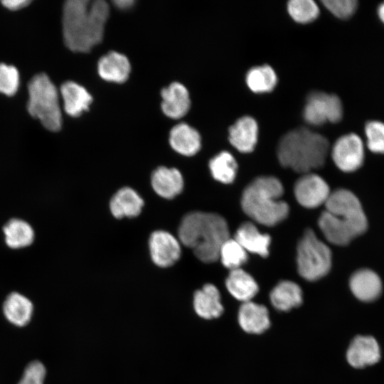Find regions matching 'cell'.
Listing matches in <instances>:
<instances>
[{"mask_svg":"<svg viewBox=\"0 0 384 384\" xmlns=\"http://www.w3.org/2000/svg\"><path fill=\"white\" fill-rule=\"evenodd\" d=\"M324 205L318 225L330 243L347 245L368 230L367 216L359 198L352 191L339 188L331 192Z\"/></svg>","mask_w":384,"mask_h":384,"instance_id":"cell-1","label":"cell"},{"mask_svg":"<svg viewBox=\"0 0 384 384\" xmlns=\"http://www.w3.org/2000/svg\"><path fill=\"white\" fill-rule=\"evenodd\" d=\"M110 7L103 0H68L63 6V33L67 47L86 53L100 43L109 16Z\"/></svg>","mask_w":384,"mask_h":384,"instance_id":"cell-2","label":"cell"},{"mask_svg":"<svg viewBox=\"0 0 384 384\" xmlns=\"http://www.w3.org/2000/svg\"><path fill=\"white\" fill-rule=\"evenodd\" d=\"M179 241L192 249L196 257L206 263L219 259L222 245L230 238L225 218L214 213L194 211L182 218L178 229Z\"/></svg>","mask_w":384,"mask_h":384,"instance_id":"cell-3","label":"cell"},{"mask_svg":"<svg viewBox=\"0 0 384 384\" xmlns=\"http://www.w3.org/2000/svg\"><path fill=\"white\" fill-rule=\"evenodd\" d=\"M329 149L325 137L307 128L299 127L281 138L277 156L283 166L305 174L324 165Z\"/></svg>","mask_w":384,"mask_h":384,"instance_id":"cell-4","label":"cell"},{"mask_svg":"<svg viewBox=\"0 0 384 384\" xmlns=\"http://www.w3.org/2000/svg\"><path fill=\"white\" fill-rule=\"evenodd\" d=\"M283 186L273 176L255 178L244 190L241 206L244 213L260 224L273 226L284 220L289 214L288 204L279 198Z\"/></svg>","mask_w":384,"mask_h":384,"instance_id":"cell-5","label":"cell"},{"mask_svg":"<svg viewBox=\"0 0 384 384\" xmlns=\"http://www.w3.org/2000/svg\"><path fill=\"white\" fill-rule=\"evenodd\" d=\"M28 111L48 130L58 131L62 125L58 93L45 74L35 75L28 84Z\"/></svg>","mask_w":384,"mask_h":384,"instance_id":"cell-6","label":"cell"},{"mask_svg":"<svg viewBox=\"0 0 384 384\" xmlns=\"http://www.w3.org/2000/svg\"><path fill=\"white\" fill-rule=\"evenodd\" d=\"M331 257L328 245L318 239L311 229H306L297 246L299 274L309 281L319 279L329 272Z\"/></svg>","mask_w":384,"mask_h":384,"instance_id":"cell-7","label":"cell"},{"mask_svg":"<svg viewBox=\"0 0 384 384\" xmlns=\"http://www.w3.org/2000/svg\"><path fill=\"white\" fill-rule=\"evenodd\" d=\"M303 116L304 120L312 125H321L327 122L336 123L343 116L341 101L334 94L312 92L307 97Z\"/></svg>","mask_w":384,"mask_h":384,"instance_id":"cell-8","label":"cell"},{"mask_svg":"<svg viewBox=\"0 0 384 384\" xmlns=\"http://www.w3.org/2000/svg\"><path fill=\"white\" fill-rule=\"evenodd\" d=\"M331 157L341 171L346 173L357 171L362 166L365 159L362 139L353 133L341 136L332 146Z\"/></svg>","mask_w":384,"mask_h":384,"instance_id":"cell-9","label":"cell"},{"mask_svg":"<svg viewBox=\"0 0 384 384\" xmlns=\"http://www.w3.org/2000/svg\"><path fill=\"white\" fill-rule=\"evenodd\" d=\"M294 192L298 203L307 208L325 204L331 193L326 181L320 176L311 173L305 174L297 181Z\"/></svg>","mask_w":384,"mask_h":384,"instance_id":"cell-10","label":"cell"},{"mask_svg":"<svg viewBox=\"0 0 384 384\" xmlns=\"http://www.w3.org/2000/svg\"><path fill=\"white\" fill-rule=\"evenodd\" d=\"M149 246L152 261L161 267L173 265L181 255L180 241L165 230L153 232L149 237Z\"/></svg>","mask_w":384,"mask_h":384,"instance_id":"cell-11","label":"cell"},{"mask_svg":"<svg viewBox=\"0 0 384 384\" xmlns=\"http://www.w3.org/2000/svg\"><path fill=\"white\" fill-rule=\"evenodd\" d=\"M349 287L353 295L363 302L375 300L380 296L383 289L380 277L368 268L354 272L350 277Z\"/></svg>","mask_w":384,"mask_h":384,"instance_id":"cell-12","label":"cell"},{"mask_svg":"<svg viewBox=\"0 0 384 384\" xmlns=\"http://www.w3.org/2000/svg\"><path fill=\"white\" fill-rule=\"evenodd\" d=\"M346 358L349 364L356 368L375 364L380 358L378 343L372 336H358L351 343Z\"/></svg>","mask_w":384,"mask_h":384,"instance_id":"cell-13","label":"cell"},{"mask_svg":"<svg viewBox=\"0 0 384 384\" xmlns=\"http://www.w3.org/2000/svg\"><path fill=\"white\" fill-rule=\"evenodd\" d=\"M163 112L172 119L183 117L190 108L191 101L188 91L179 82H173L161 92Z\"/></svg>","mask_w":384,"mask_h":384,"instance_id":"cell-14","label":"cell"},{"mask_svg":"<svg viewBox=\"0 0 384 384\" xmlns=\"http://www.w3.org/2000/svg\"><path fill=\"white\" fill-rule=\"evenodd\" d=\"M257 124L249 116L238 119L229 129L230 144L242 153L253 151L257 142Z\"/></svg>","mask_w":384,"mask_h":384,"instance_id":"cell-15","label":"cell"},{"mask_svg":"<svg viewBox=\"0 0 384 384\" xmlns=\"http://www.w3.org/2000/svg\"><path fill=\"white\" fill-rule=\"evenodd\" d=\"M151 183L154 191L159 196L171 199L182 191L183 178L178 169L160 166L152 173Z\"/></svg>","mask_w":384,"mask_h":384,"instance_id":"cell-16","label":"cell"},{"mask_svg":"<svg viewBox=\"0 0 384 384\" xmlns=\"http://www.w3.org/2000/svg\"><path fill=\"white\" fill-rule=\"evenodd\" d=\"M97 70L100 76L105 80L122 83L127 80L131 66L124 55L111 51L100 58Z\"/></svg>","mask_w":384,"mask_h":384,"instance_id":"cell-17","label":"cell"},{"mask_svg":"<svg viewBox=\"0 0 384 384\" xmlns=\"http://www.w3.org/2000/svg\"><path fill=\"white\" fill-rule=\"evenodd\" d=\"M238 322L245 331L250 334H261L270 325L267 308L251 301L243 302L240 306Z\"/></svg>","mask_w":384,"mask_h":384,"instance_id":"cell-18","label":"cell"},{"mask_svg":"<svg viewBox=\"0 0 384 384\" xmlns=\"http://www.w3.org/2000/svg\"><path fill=\"white\" fill-rule=\"evenodd\" d=\"M143 206L142 198L129 187H123L118 190L110 202V211L118 219L138 216Z\"/></svg>","mask_w":384,"mask_h":384,"instance_id":"cell-19","label":"cell"},{"mask_svg":"<svg viewBox=\"0 0 384 384\" xmlns=\"http://www.w3.org/2000/svg\"><path fill=\"white\" fill-rule=\"evenodd\" d=\"M247 252L265 257L269 255L271 238L262 233L252 223H242L237 230L234 238Z\"/></svg>","mask_w":384,"mask_h":384,"instance_id":"cell-20","label":"cell"},{"mask_svg":"<svg viewBox=\"0 0 384 384\" xmlns=\"http://www.w3.org/2000/svg\"><path fill=\"white\" fill-rule=\"evenodd\" d=\"M169 142L176 151L187 156L195 155L201 144L199 133L186 123L178 124L171 129Z\"/></svg>","mask_w":384,"mask_h":384,"instance_id":"cell-21","label":"cell"},{"mask_svg":"<svg viewBox=\"0 0 384 384\" xmlns=\"http://www.w3.org/2000/svg\"><path fill=\"white\" fill-rule=\"evenodd\" d=\"M193 306L196 313L206 319L217 318L223 311L220 303L218 289L212 284H205L202 289L196 291L193 296Z\"/></svg>","mask_w":384,"mask_h":384,"instance_id":"cell-22","label":"cell"},{"mask_svg":"<svg viewBox=\"0 0 384 384\" xmlns=\"http://www.w3.org/2000/svg\"><path fill=\"white\" fill-rule=\"evenodd\" d=\"M33 306L24 295L18 292L9 294L3 304V313L6 319L13 325L22 327L31 319Z\"/></svg>","mask_w":384,"mask_h":384,"instance_id":"cell-23","label":"cell"},{"mask_svg":"<svg viewBox=\"0 0 384 384\" xmlns=\"http://www.w3.org/2000/svg\"><path fill=\"white\" fill-rule=\"evenodd\" d=\"M65 112L71 117H78L87 110L92 102V96L79 84L68 81L60 87Z\"/></svg>","mask_w":384,"mask_h":384,"instance_id":"cell-24","label":"cell"},{"mask_svg":"<svg viewBox=\"0 0 384 384\" xmlns=\"http://www.w3.org/2000/svg\"><path fill=\"white\" fill-rule=\"evenodd\" d=\"M225 285L233 297L243 302L250 301L259 290L253 277L240 268L230 271Z\"/></svg>","mask_w":384,"mask_h":384,"instance_id":"cell-25","label":"cell"},{"mask_svg":"<svg viewBox=\"0 0 384 384\" xmlns=\"http://www.w3.org/2000/svg\"><path fill=\"white\" fill-rule=\"evenodd\" d=\"M270 301L277 309L289 311L302 304V292L297 284L292 281H282L272 290Z\"/></svg>","mask_w":384,"mask_h":384,"instance_id":"cell-26","label":"cell"},{"mask_svg":"<svg viewBox=\"0 0 384 384\" xmlns=\"http://www.w3.org/2000/svg\"><path fill=\"white\" fill-rule=\"evenodd\" d=\"M6 245L13 249L29 246L34 240V231L26 221L14 218L8 221L3 228Z\"/></svg>","mask_w":384,"mask_h":384,"instance_id":"cell-27","label":"cell"},{"mask_svg":"<svg viewBox=\"0 0 384 384\" xmlns=\"http://www.w3.org/2000/svg\"><path fill=\"white\" fill-rule=\"evenodd\" d=\"M277 78L274 70L264 65L251 68L246 75V83L254 92L263 93L272 91L276 86Z\"/></svg>","mask_w":384,"mask_h":384,"instance_id":"cell-28","label":"cell"},{"mask_svg":"<svg viewBox=\"0 0 384 384\" xmlns=\"http://www.w3.org/2000/svg\"><path fill=\"white\" fill-rule=\"evenodd\" d=\"M209 168L215 180L230 183L236 176L238 164L230 153L222 151L210 160Z\"/></svg>","mask_w":384,"mask_h":384,"instance_id":"cell-29","label":"cell"},{"mask_svg":"<svg viewBox=\"0 0 384 384\" xmlns=\"http://www.w3.org/2000/svg\"><path fill=\"white\" fill-rule=\"evenodd\" d=\"M219 259L225 267L233 270L247 262V253L234 238H230L222 245Z\"/></svg>","mask_w":384,"mask_h":384,"instance_id":"cell-30","label":"cell"},{"mask_svg":"<svg viewBox=\"0 0 384 384\" xmlns=\"http://www.w3.org/2000/svg\"><path fill=\"white\" fill-rule=\"evenodd\" d=\"M287 10L291 17L297 22L307 23L317 18L319 9L313 0H291Z\"/></svg>","mask_w":384,"mask_h":384,"instance_id":"cell-31","label":"cell"},{"mask_svg":"<svg viewBox=\"0 0 384 384\" xmlns=\"http://www.w3.org/2000/svg\"><path fill=\"white\" fill-rule=\"evenodd\" d=\"M366 145L375 154H384V123L370 121L365 127Z\"/></svg>","mask_w":384,"mask_h":384,"instance_id":"cell-32","label":"cell"},{"mask_svg":"<svg viewBox=\"0 0 384 384\" xmlns=\"http://www.w3.org/2000/svg\"><path fill=\"white\" fill-rule=\"evenodd\" d=\"M19 75L16 68L0 64V92L11 96L17 91Z\"/></svg>","mask_w":384,"mask_h":384,"instance_id":"cell-33","label":"cell"},{"mask_svg":"<svg viewBox=\"0 0 384 384\" xmlns=\"http://www.w3.org/2000/svg\"><path fill=\"white\" fill-rule=\"evenodd\" d=\"M321 2L331 14L341 19L351 17L358 6L356 0H324Z\"/></svg>","mask_w":384,"mask_h":384,"instance_id":"cell-34","label":"cell"},{"mask_svg":"<svg viewBox=\"0 0 384 384\" xmlns=\"http://www.w3.org/2000/svg\"><path fill=\"white\" fill-rule=\"evenodd\" d=\"M46 373V368L41 362L33 361L25 368L18 384H43Z\"/></svg>","mask_w":384,"mask_h":384,"instance_id":"cell-35","label":"cell"},{"mask_svg":"<svg viewBox=\"0 0 384 384\" xmlns=\"http://www.w3.org/2000/svg\"><path fill=\"white\" fill-rule=\"evenodd\" d=\"M30 1L27 0H9L3 1V5L10 10H18L27 5H28Z\"/></svg>","mask_w":384,"mask_h":384,"instance_id":"cell-36","label":"cell"},{"mask_svg":"<svg viewBox=\"0 0 384 384\" xmlns=\"http://www.w3.org/2000/svg\"><path fill=\"white\" fill-rule=\"evenodd\" d=\"M113 4L120 9H127L133 6L134 1L132 0H117Z\"/></svg>","mask_w":384,"mask_h":384,"instance_id":"cell-37","label":"cell"},{"mask_svg":"<svg viewBox=\"0 0 384 384\" xmlns=\"http://www.w3.org/2000/svg\"><path fill=\"white\" fill-rule=\"evenodd\" d=\"M378 16L384 23V3L382 4L378 8Z\"/></svg>","mask_w":384,"mask_h":384,"instance_id":"cell-38","label":"cell"}]
</instances>
